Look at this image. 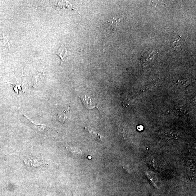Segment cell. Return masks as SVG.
I'll return each mask as SVG.
<instances>
[{
	"mask_svg": "<svg viewBox=\"0 0 196 196\" xmlns=\"http://www.w3.org/2000/svg\"><path fill=\"white\" fill-rule=\"evenodd\" d=\"M176 111L180 115H184L187 113L186 107H185L178 106L175 107Z\"/></svg>",
	"mask_w": 196,
	"mask_h": 196,
	"instance_id": "8",
	"label": "cell"
},
{
	"mask_svg": "<svg viewBox=\"0 0 196 196\" xmlns=\"http://www.w3.org/2000/svg\"><path fill=\"white\" fill-rule=\"evenodd\" d=\"M177 39L173 42L172 44V46L174 50L176 51H179L182 49L184 45V42L180 37Z\"/></svg>",
	"mask_w": 196,
	"mask_h": 196,
	"instance_id": "5",
	"label": "cell"
},
{
	"mask_svg": "<svg viewBox=\"0 0 196 196\" xmlns=\"http://www.w3.org/2000/svg\"><path fill=\"white\" fill-rule=\"evenodd\" d=\"M68 148L70 152L74 156L79 157L81 156L82 155L81 151L78 148L70 147Z\"/></svg>",
	"mask_w": 196,
	"mask_h": 196,
	"instance_id": "6",
	"label": "cell"
},
{
	"mask_svg": "<svg viewBox=\"0 0 196 196\" xmlns=\"http://www.w3.org/2000/svg\"></svg>",
	"mask_w": 196,
	"mask_h": 196,
	"instance_id": "10",
	"label": "cell"
},
{
	"mask_svg": "<svg viewBox=\"0 0 196 196\" xmlns=\"http://www.w3.org/2000/svg\"><path fill=\"white\" fill-rule=\"evenodd\" d=\"M55 54L59 56L61 58V62L60 65H61L64 59H66V58L68 57V52L67 49L65 47H60Z\"/></svg>",
	"mask_w": 196,
	"mask_h": 196,
	"instance_id": "4",
	"label": "cell"
},
{
	"mask_svg": "<svg viewBox=\"0 0 196 196\" xmlns=\"http://www.w3.org/2000/svg\"><path fill=\"white\" fill-rule=\"evenodd\" d=\"M69 108H65L58 114L57 119L60 122H64L68 119L70 115Z\"/></svg>",
	"mask_w": 196,
	"mask_h": 196,
	"instance_id": "3",
	"label": "cell"
},
{
	"mask_svg": "<svg viewBox=\"0 0 196 196\" xmlns=\"http://www.w3.org/2000/svg\"><path fill=\"white\" fill-rule=\"evenodd\" d=\"M158 135L161 139L168 141L176 140L179 137L177 132L170 129L160 130L158 133Z\"/></svg>",
	"mask_w": 196,
	"mask_h": 196,
	"instance_id": "1",
	"label": "cell"
},
{
	"mask_svg": "<svg viewBox=\"0 0 196 196\" xmlns=\"http://www.w3.org/2000/svg\"><path fill=\"white\" fill-rule=\"evenodd\" d=\"M188 168L189 174H190V176H192V177H193V176H194L195 175V171L192 163H189Z\"/></svg>",
	"mask_w": 196,
	"mask_h": 196,
	"instance_id": "9",
	"label": "cell"
},
{
	"mask_svg": "<svg viewBox=\"0 0 196 196\" xmlns=\"http://www.w3.org/2000/svg\"><path fill=\"white\" fill-rule=\"evenodd\" d=\"M120 21L119 19L113 18L111 22H107V23L110 25L109 27H110V29L113 30L115 29L116 26Z\"/></svg>",
	"mask_w": 196,
	"mask_h": 196,
	"instance_id": "7",
	"label": "cell"
},
{
	"mask_svg": "<svg viewBox=\"0 0 196 196\" xmlns=\"http://www.w3.org/2000/svg\"><path fill=\"white\" fill-rule=\"evenodd\" d=\"M80 98L86 108L91 109L97 108L98 109V105L92 102L91 98L89 97L85 96L84 97H81Z\"/></svg>",
	"mask_w": 196,
	"mask_h": 196,
	"instance_id": "2",
	"label": "cell"
}]
</instances>
